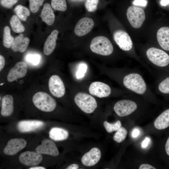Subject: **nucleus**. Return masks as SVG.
Wrapping results in <instances>:
<instances>
[{"instance_id":"5","label":"nucleus","mask_w":169,"mask_h":169,"mask_svg":"<svg viewBox=\"0 0 169 169\" xmlns=\"http://www.w3.org/2000/svg\"><path fill=\"white\" fill-rule=\"evenodd\" d=\"M74 101L78 107L86 114L92 113L97 107V102L95 99L85 93H78L74 97Z\"/></svg>"},{"instance_id":"29","label":"nucleus","mask_w":169,"mask_h":169,"mask_svg":"<svg viewBox=\"0 0 169 169\" xmlns=\"http://www.w3.org/2000/svg\"><path fill=\"white\" fill-rule=\"evenodd\" d=\"M103 126L106 131L111 133L114 131H118L121 126V123L120 120H118L116 122L111 123L106 121L103 122Z\"/></svg>"},{"instance_id":"23","label":"nucleus","mask_w":169,"mask_h":169,"mask_svg":"<svg viewBox=\"0 0 169 169\" xmlns=\"http://www.w3.org/2000/svg\"><path fill=\"white\" fill-rule=\"evenodd\" d=\"M155 127L159 130H163L169 126V109L160 115L154 122Z\"/></svg>"},{"instance_id":"34","label":"nucleus","mask_w":169,"mask_h":169,"mask_svg":"<svg viewBox=\"0 0 169 169\" xmlns=\"http://www.w3.org/2000/svg\"><path fill=\"white\" fill-rule=\"evenodd\" d=\"M99 0H86L85 6L86 9L89 12L95 11L97 9Z\"/></svg>"},{"instance_id":"43","label":"nucleus","mask_w":169,"mask_h":169,"mask_svg":"<svg viewBox=\"0 0 169 169\" xmlns=\"http://www.w3.org/2000/svg\"><path fill=\"white\" fill-rule=\"evenodd\" d=\"M165 149L166 154L169 156V137L166 141L165 146Z\"/></svg>"},{"instance_id":"16","label":"nucleus","mask_w":169,"mask_h":169,"mask_svg":"<svg viewBox=\"0 0 169 169\" xmlns=\"http://www.w3.org/2000/svg\"><path fill=\"white\" fill-rule=\"evenodd\" d=\"M36 152L41 154L48 155L56 156L59 152L55 143L52 141L45 139L43 140L41 144L36 148Z\"/></svg>"},{"instance_id":"35","label":"nucleus","mask_w":169,"mask_h":169,"mask_svg":"<svg viewBox=\"0 0 169 169\" xmlns=\"http://www.w3.org/2000/svg\"><path fill=\"white\" fill-rule=\"evenodd\" d=\"M18 0H0V3L3 7L10 8L17 3Z\"/></svg>"},{"instance_id":"40","label":"nucleus","mask_w":169,"mask_h":169,"mask_svg":"<svg viewBox=\"0 0 169 169\" xmlns=\"http://www.w3.org/2000/svg\"><path fill=\"white\" fill-rule=\"evenodd\" d=\"M150 141V139L148 137H146L143 141L141 146L143 148H146L148 145Z\"/></svg>"},{"instance_id":"8","label":"nucleus","mask_w":169,"mask_h":169,"mask_svg":"<svg viewBox=\"0 0 169 169\" xmlns=\"http://www.w3.org/2000/svg\"><path fill=\"white\" fill-rule=\"evenodd\" d=\"M113 38L115 42L122 50L129 51L133 48V43L128 34L121 30L116 31L113 34Z\"/></svg>"},{"instance_id":"33","label":"nucleus","mask_w":169,"mask_h":169,"mask_svg":"<svg viewBox=\"0 0 169 169\" xmlns=\"http://www.w3.org/2000/svg\"><path fill=\"white\" fill-rule=\"evenodd\" d=\"M44 0H29L31 11L35 13L38 12L40 7L43 4Z\"/></svg>"},{"instance_id":"3","label":"nucleus","mask_w":169,"mask_h":169,"mask_svg":"<svg viewBox=\"0 0 169 169\" xmlns=\"http://www.w3.org/2000/svg\"><path fill=\"white\" fill-rule=\"evenodd\" d=\"M33 102L38 109L44 112L53 111L56 106L55 100L50 95L44 92H38L33 95Z\"/></svg>"},{"instance_id":"45","label":"nucleus","mask_w":169,"mask_h":169,"mask_svg":"<svg viewBox=\"0 0 169 169\" xmlns=\"http://www.w3.org/2000/svg\"><path fill=\"white\" fill-rule=\"evenodd\" d=\"M29 169H45V168L42 166H35L31 167Z\"/></svg>"},{"instance_id":"6","label":"nucleus","mask_w":169,"mask_h":169,"mask_svg":"<svg viewBox=\"0 0 169 169\" xmlns=\"http://www.w3.org/2000/svg\"><path fill=\"white\" fill-rule=\"evenodd\" d=\"M126 16L131 26L135 28L141 27L146 18L144 10L135 6H131L128 8Z\"/></svg>"},{"instance_id":"28","label":"nucleus","mask_w":169,"mask_h":169,"mask_svg":"<svg viewBox=\"0 0 169 169\" xmlns=\"http://www.w3.org/2000/svg\"><path fill=\"white\" fill-rule=\"evenodd\" d=\"M156 90L163 94H169V77H167L160 81L157 84Z\"/></svg>"},{"instance_id":"42","label":"nucleus","mask_w":169,"mask_h":169,"mask_svg":"<svg viewBox=\"0 0 169 169\" xmlns=\"http://www.w3.org/2000/svg\"><path fill=\"white\" fill-rule=\"evenodd\" d=\"M140 134V131L137 129H134L132 131V136L133 138L137 137Z\"/></svg>"},{"instance_id":"38","label":"nucleus","mask_w":169,"mask_h":169,"mask_svg":"<svg viewBox=\"0 0 169 169\" xmlns=\"http://www.w3.org/2000/svg\"><path fill=\"white\" fill-rule=\"evenodd\" d=\"M139 169H156V168L153 166L148 164H143L140 165L139 167Z\"/></svg>"},{"instance_id":"44","label":"nucleus","mask_w":169,"mask_h":169,"mask_svg":"<svg viewBox=\"0 0 169 169\" xmlns=\"http://www.w3.org/2000/svg\"><path fill=\"white\" fill-rule=\"evenodd\" d=\"M160 4L162 6H166L169 4V0H161Z\"/></svg>"},{"instance_id":"32","label":"nucleus","mask_w":169,"mask_h":169,"mask_svg":"<svg viewBox=\"0 0 169 169\" xmlns=\"http://www.w3.org/2000/svg\"><path fill=\"white\" fill-rule=\"evenodd\" d=\"M88 67L87 64L84 63H80L78 67L75 75L76 78L78 79H81L83 78L85 75Z\"/></svg>"},{"instance_id":"24","label":"nucleus","mask_w":169,"mask_h":169,"mask_svg":"<svg viewBox=\"0 0 169 169\" xmlns=\"http://www.w3.org/2000/svg\"><path fill=\"white\" fill-rule=\"evenodd\" d=\"M69 136L67 131L63 128L54 127L51 129L49 132V136L56 141H62L67 139Z\"/></svg>"},{"instance_id":"31","label":"nucleus","mask_w":169,"mask_h":169,"mask_svg":"<svg viewBox=\"0 0 169 169\" xmlns=\"http://www.w3.org/2000/svg\"><path fill=\"white\" fill-rule=\"evenodd\" d=\"M51 6L54 9L61 11H64L67 9L65 0H51Z\"/></svg>"},{"instance_id":"36","label":"nucleus","mask_w":169,"mask_h":169,"mask_svg":"<svg viewBox=\"0 0 169 169\" xmlns=\"http://www.w3.org/2000/svg\"><path fill=\"white\" fill-rule=\"evenodd\" d=\"M147 3L146 0H134L133 2V5L136 6H140L146 7Z\"/></svg>"},{"instance_id":"20","label":"nucleus","mask_w":169,"mask_h":169,"mask_svg":"<svg viewBox=\"0 0 169 169\" xmlns=\"http://www.w3.org/2000/svg\"><path fill=\"white\" fill-rule=\"evenodd\" d=\"M29 41L28 38L24 37L23 34H20L14 39L11 49L14 52L23 53L27 49Z\"/></svg>"},{"instance_id":"12","label":"nucleus","mask_w":169,"mask_h":169,"mask_svg":"<svg viewBox=\"0 0 169 169\" xmlns=\"http://www.w3.org/2000/svg\"><path fill=\"white\" fill-rule=\"evenodd\" d=\"M43 159L41 154L36 152L27 151L20 154L19 161L22 164L26 166H34L38 165Z\"/></svg>"},{"instance_id":"25","label":"nucleus","mask_w":169,"mask_h":169,"mask_svg":"<svg viewBox=\"0 0 169 169\" xmlns=\"http://www.w3.org/2000/svg\"><path fill=\"white\" fill-rule=\"evenodd\" d=\"M10 24L12 30L15 33H21L25 31L24 26L17 16L13 15L12 16L10 21Z\"/></svg>"},{"instance_id":"15","label":"nucleus","mask_w":169,"mask_h":169,"mask_svg":"<svg viewBox=\"0 0 169 169\" xmlns=\"http://www.w3.org/2000/svg\"><path fill=\"white\" fill-rule=\"evenodd\" d=\"M94 25L93 20L89 18H81L77 23L74 29V32L78 36H83L89 33Z\"/></svg>"},{"instance_id":"9","label":"nucleus","mask_w":169,"mask_h":169,"mask_svg":"<svg viewBox=\"0 0 169 169\" xmlns=\"http://www.w3.org/2000/svg\"><path fill=\"white\" fill-rule=\"evenodd\" d=\"M48 84L49 90L54 96L59 98L64 96L65 91V86L58 75H52L49 79Z\"/></svg>"},{"instance_id":"39","label":"nucleus","mask_w":169,"mask_h":169,"mask_svg":"<svg viewBox=\"0 0 169 169\" xmlns=\"http://www.w3.org/2000/svg\"><path fill=\"white\" fill-rule=\"evenodd\" d=\"M5 59L2 55H0V71L3 68L5 64Z\"/></svg>"},{"instance_id":"14","label":"nucleus","mask_w":169,"mask_h":169,"mask_svg":"<svg viewBox=\"0 0 169 169\" xmlns=\"http://www.w3.org/2000/svg\"><path fill=\"white\" fill-rule=\"evenodd\" d=\"M26 141L22 138H15L9 140L3 149L4 153L7 155H13L25 147Z\"/></svg>"},{"instance_id":"1","label":"nucleus","mask_w":169,"mask_h":169,"mask_svg":"<svg viewBox=\"0 0 169 169\" xmlns=\"http://www.w3.org/2000/svg\"><path fill=\"white\" fill-rule=\"evenodd\" d=\"M121 82L130 93L145 96L153 95L142 74L136 70L128 69L122 78Z\"/></svg>"},{"instance_id":"11","label":"nucleus","mask_w":169,"mask_h":169,"mask_svg":"<svg viewBox=\"0 0 169 169\" xmlns=\"http://www.w3.org/2000/svg\"><path fill=\"white\" fill-rule=\"evenodd\" d=\"M101 157V153L100 149L94 147L83 156L81 161L84 166L91 167L96 165L100 160Z\"/></svg>"},{"instance_id":"26","label":"nucleus","mask_w":169,"mask_h":169,"mask_svg":"<svg viewBox=\"0 0 169 169\" xmlns=\"http://www.w3.org/2000/svg\"><path fill=\"white\" fill-rule=\"evenodd\" d=\"M13 37L11 35V31L9 27L5 26L3 29V44L7 48H10L14 40Z\"/></svg>"},{"instance_id":"27","label":"nucleus","mask_w":169,"mask_h":169,"mask_svg":"<svg viewBox=\"0 0 169 169\" xmlns=\"http://www.w3.org/2000/svg\"><path fill=\"white\" fill-rule=\"evenodd\" d=\"M14 10L19 18L24 21H26L28 17L30 15V12L28 9L21 5L17 6Z\"/></svg>"},{"instance_id":"7","label":"nucleus","mask_w":169,"mask_h":169,"mask_svg":"<svg viewBox=\"0 0 169 169\" xmlns=\"http://www.w3.org/2000/svg\"><path fill=\"white\" fill-rule=\"evenodd\" d=\"M137 108V104L133 100L124 99L117 102L114 105L113 109L118 116L123 117L131 114Z\"/></svg>"},{"instance_id":"10","label":"nucleus","mask_w":169,"mask_h":169,"mask_svg":"<svg viewBox=\"0 0 169 169\" xmlns=\"http://www.w3.org/2000/svg\"><path fill=\"white\" fill-rule=\"evenodd\" d=\"M89 91L90 94L100 98L107 97L112 92V90L108 85L99 81L92 83Z\"/></svg>"},{"instance_id":"41","label":"nucleus","mask_w":169,"mask_h":169,"mask_svg":"<svg viewBox=\"0 0 169 169\" xmlns=\"http://www.w3.org/2000/svg\"><path fill=\"white\" fill-rule=\"evenodd\" d=\"M79 167L78 164L76 163L72 164L67 167V169H77Z\"/></svg>"},{"instance_id":"2","label":"nucleus","mask_w":169,"mask_h":169,"mask_svg":"<svg viewBox=\"0 0 169 169\" xmlns=\"http://www.w3.org/2000/svg\"><path fill=\"white\" fill-rule=\"evenodd\" d=\"M146 54L152 67L155 68L166 67L169 64V55L161 49L151 47L147 50Z\"/></svg>"},{"instance_id":"18","label":"nucleus","mask_w":169,"mask_h":169,"mask_svg":"<svg viewBox=\"0 0 169 169\" xmlns=\"http://www.w3.org/2000/svg\"><path fill=\"white\" fill-rule=\"evenodd\" d=\"M157 38L161 47L169 51V27H163L159 29L157 33Z\"/></svg>"},{"instance_id":"22","label":"nucleus","mask_w":169,"mask_h":169,"mask_svg":"<svg viewBox=\"0 0 169 169\" xmlns=\"http://www.w3.org/2000/svg\"><path fill=\"white\" fill-rule=\"evenodd\" d=\"M40 16L43 21L48 25L50 26L54 23L55 16L51 6L49 3L44 4Z\"/></svg>"},{"instance_id":"4","label":"nucleus","mask_w":169,"mask_h":169,"mask_svg":"<svg viewBox=\"0 0 169 169\" xmlns=\"http://www.w3.org/2000/svg\"><path fill=\"white\" fill-rule=\"evenodd\" d=\"M90 48L93 53L103 56L110 55L114 49L110 40L104 36H98L94 38L91 41Z\"/></svg>"},{"instance_id":"37","label":"nucleus","mask_w":169,"mask_h":169,"mask_svg":"<svg viewBox=\"0 0 169 169\" xmlns=\"http://www.w3.org/2000/svg\"><path fill=\"white\" fill-rule=\"evenodd\" d=\"M28 60L33 64H36L38 63L39 56L37 55H31L28 56Z\"/></svg>"},{"instance_id":"21","label":"nucleus","mask_w":169,"mask_h":169,"mask_svg":"<svg viewBox=\"0 0 169 169\" xmlns=\"http://www.w3.org/2000/svg\"><path fill=\"white\" fill-rule=\"evenodd\" d=\"M13 111V100L12 96L10 95H5L2 98L1 115L5 117L10 115Z\"/></svg>"},{"instance_id":"17","label":"nucleus","mask_w":169,"mask_h":169,"mask_svg":"<svg viewBox=\"0 0 169 169\" xmlns=\"http://www.w3.org/2000/svg\"><path fill=\"white\" fill-rule=\"evenodd\" d=\"M44 125L40 120H25L19 121L18 124V130L21 132H28L40 129Z\"/></svg>"},{"instance_id":"30","label":"nucleus","mask_w":169,"mask_h":169,"mask_svg":"<svg viewBox=\"0 0 169 169\" xmlns=\"http://www.w3.org/2000/svg\"><path fill=\"white\" fill-rule=\"evenodd\" d=\"M127 134L126 129L124 127H121L114 134L113 139L117 143H121L125 139Z\"/></svg>"},{"instance_id":"13","label":"nucleus","mask_w":169,"mask_h":169,"mask_svg":"<svg viewBox=\"0 0 169 169\" xmlns=\"http://www.w3.org/2000/svg\"><path fill=\"white\" fill-rule=\"evenodd\" d=\"M27 71L26 64L23 61L18 62L9 71L7 79L10 82L23 78L26 75Z\"/></svg>"},{"instance_id":"19","label":"nucleus","mask_w":169,"mask_h":169,"mask_svg":"<svg viewBox=\"0 0 169 169\" xmlns=\"http://www.w3.org/2000/svg\"><path fill=\"white\" fill-rule=\"evenodd\" d=\"M59 31L56 29L53 30L47 38L44 44L43 51L44 54L49 55L53 52L56 46Z\"/></svg>"}]
</instances>
